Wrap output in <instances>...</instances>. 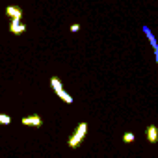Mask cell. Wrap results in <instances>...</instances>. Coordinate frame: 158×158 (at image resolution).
I'll return each instance as SVG.
<instances>
[{
  "instance_id": "cell-1",
  "label": "cell",
  "mask_w": 158,
  "mask_h": 158,
  "mask_svg": "<svg viewBox=\"0 0 158 158\" xmlns=\"http://www.w3.org/2000/svg\"><path fill=\"white\" fill-rule=\"evenodd\" d=\"M86 134H88V123H80L76 127V130H74V134L69 138V147L71 149H78L80 147V143H82V139L86 138Z\"/></svg>"
},
{
  "instance_id": "cell-2",
  "label": "cell",
  "mask_w": 158,
  "mask_h": 158,
  "mask_svg": "<svg viewBox=\"0 0 158 158\" xmlns=\"http://www.w3.org/2000/svg\"><path fill=\"white\" fill-rule=\"evenodd\" d=\"M10 32H11V34H15V35L24 34V32H26V24H21V19H11Z\"/></svg>"
},
{
  "instance_id": "cell-3",
  "label": "cell",
  "mask_w": 158,
  "mask_h": 158,
  "mask_svg": "<svg viewBox=\"0 0 158 158\" xmlns=\"http://www.w3.org/2000/svg\"><path fill=\"white\" fill-rule=\"evenodd\" d=\"M24 127H41L43 125V119L39 115H28V117H23L21 121Z\"/></svg>"
},
{
  "instance_id": "cell-4",
  "label": "cell",
  "mask_w": 158,
  "mask_h": 158,
  "mask_svg": "<svg viewBox=\"0 0 158 158\" xmlns=\"http://www.w3.org/2000/svg\"><path fill=\"white\" fill-rule=\"evenodd\" d=\"M6 17H10V19H23V8H19V6H8L6 8Z\"/></svg>"
},
{
  "instance_id": "cell-5",
  "label": "cell",
  "mask_w": 158,
  "mask_h": 158,
  "mask_svg": "<svg viewBox=\"0 0 158 158\" xmlns=\"http://www.w3.org/2000/svg\"><path fill=\"white\" fill-rule=\"evenodd\" d=\"M145 138L149 139V143H156V141H158V127L149 125L147 130H145Z\"/></svg>"
},
{
  "instance_id": "cell-6",
  "label": "cell",
  "mask_w": 158,
  "mask_h": 158,
  "mask_svg": "<svg viewBox=\"0 0 158 158\" xmlns=\"http://www.w3.org/2000/svg\"><path fill=\"white\" fill-rule=\"evenodd\" d=\"M143 34L149 37V43H151V47L156 50V48H158V43H156V39H154V35H152V32L149 30V26H143Z\"/></svg>"
},
{
  "instance_id": "cell-7",
  "label": "cell",
  "mask_w": 158,
  "mask_h": 158,
  "mask_svg": "<svg viewBox=\"0 0 158 158\" xmlns=\"http://www.w3.org/2000/svg\"><path fill=\"white\" fill-rule=\"evenodd\" d=\"M50 86H52V89H54L56 93L63 89V86H61V80H60L58 76H52V78H50Z\"/></svg>"
},
{
  "instance_id": "cell-8",
  "label": "cell",
  "mask_w": 158,
  "mask_h": 158,
  "mask_svg": "<svg viewBox=\"0 0 158 158\" xmlns=\"http://www.w3.org/2000/svg\"><path fill=\"white\" fill-rule=\"evenodd\" d=\"M56 95H58V97H60V99H61L63 102H67V104H73V101H74V99H73V97H71V95H69L67 91H63V89H61V91H58Z\"/></svg>"
},
{
  "instance_id": "cell-9",
  "label": "cell",
  "mask_w": 158,
  "mask_h": 158,
  "mask_svg": "<svg viewBox=\"0 0 158 158\" xmlns=\"http://www.w3.org/2000/svg\"><path fill=\"white\" fill-rule=\"evenodd\" d=\"M11 123V117L8 114H0V125H10Z\"/></svg>"
},
{
  "instance_id": "cell-10",
  "label": "cell",
  "mask_w": 158,
  "mask_h": 158,
  "mask_svg": "<svg viewBox=\"0 0 158 158\" xmlns=\"http://www.w3.org/2000/svg\"><path fill=\"white\" fill-rule=\"evenodd\" d=\"M123 141H125V143H132V141H134V134H132V132H125V134H123Z\"/></svg>"
},
{
  "instance_id": "cell-11",
  "label": "cell",
  "mask_w": 158,
  "mask_h": 158,
  "mask_svg": "<svg viewBox=\"0 0 158 158\" xmlns=\"http://www.w3.org/2000/svg\"><path fill=\"white\" fill-rule=\"evenodd\" d=\"M80 30V24H71V32H78Z\"/></svg>"
},
{
  "instance_id": "cell-12",
  "label": "cell",
  "mask_w": 158,
  "mask_h": 158,
  "mask_svg": "<svg viewBox=\"0 0 158 158\" xmlns=\"http://www.w3.org/2000/svg\"><path fill=\"white\" fill-rule=\"evenodd\" d=\"M154 58H156V63H158V48L154 50Z\"/></svg>"
}]
</instances>
